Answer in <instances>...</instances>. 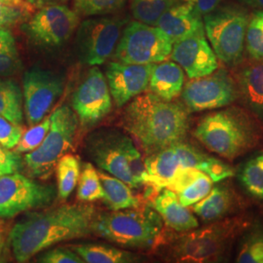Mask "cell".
<instances>
[{"label": "cell", "mask_w": 263, "mask_h": 263, "mask_svg": "<svg viewBox=\"0 0 263 263\" xmlns=\"http://www.w3.org/2000/svg\"><path fill=\"white\" fill-rule=\"evenodd\" d=\"M94 208L72 204L29 214L15 223L9 240L18 262H28L54 245L92 233Z\"/></svg>", "instance_id": "1"}, {"label": "cell", "mask_w": 263, "mask_h": 263, "mask_svg": "<svg viewBox=\"0 0 263 263\" xmlns=\"http://www.w3.org/2000/svg\"><path fill=\"white\" fill-rule=\"evenodd\" d=\"M124 129L147 154L177 144L186 136L185 108L153 93L137 96L123 113Z\"/></svg>", "instance_id": "2"}, {"label": "cell", "mask_w": 263, "mask_h": 263, "mask_svg": "<svg viewBox=\"0 0 263 263\" xmlns=\"http://www.w3.org/2000/svg\"><path fill=\"white\" fill-rule=\"evenodd\" d=\"M261 134L258 121L239 107L208 114L194 131L195 138L209 151L228 160L236 159L252 149Z\"/></svg>", "instance_id": "3"}, {"label": "cell", "mask_w": 263, "mask_h": 263, "mask_svg": "<svg viewBox=\"0 0 263 263\" xmlns=\"http://www.w3.org/2000/svg\"><path fill=\"white\" fill-rule=\"evenodd\" d=\"M159 214L151 208L111 211L94 216L92 233L115 244L135 249H146L156 244L162 234Z\"/></svg>", "instance_id": "4"}, {"label": "cell", "mask_w": 263, "mask_h": 263, "mask_svg": "<svg viewBox=\"0 0 263 263\" xmlns=\"http://www.w3.org/2000/svg\"><path fill=\"white\" fill-rule=\"evenodd\" d=\"M51 116V126L36 149L26 153L25 165L34 178L47 179L61 159L72 147L78 118L68 105H62Z\"/></svg>", "instance_id": "5"}, {"label": "cell", "mask_w": 263, "mask_h": 263, "mask_svg": "<svg viewBox=\"0 0 263 263\" xmlns=\"http://www.w3.org/2000/svg\"><path fill=\"white\" fill-rule=\"evenodd\" d=\"M250 16L236 6L216 8L204 16V29L212 48L222 63L237 65L243 55Z\"/></svg>", "instance_id": "6"}, {"label": "cell", "mask_w": 263, "mask_h": 263, "mask_svg": "<svg viewBox=\"0 0 263 263\" xmlns=\"http://www.w3.org/2000/svg\"><path fill=\"white\" fill-rule=\"evenodd\" d=\"M247 226L248 221L241 217L216 220L183 237L177 247V254L182 261H216Z\"/></svg>", "instance_id": "7"}, {"label": "cell", "mask_w": 263, "mask_h": 263, "mask_svg": "<svg viewBox=\"0 0 263 263\" xmlns=\"http://www.w3.org/2000/svg\"><path fill=\"white\" fill-rule=\"evenodd\" d=\"M173 42L158 27L137 21L124 29L114 58L126 64H158L171 56Z\"/></svg>", "instance_id": "8"}, {"label": "cell", "mask_w": 263, "mask_h": 263, "mask_svg": "<svg viewBox=\"0 0 263 263\" xmlns=\"http://www.w3.org/2000/svg\"><path fill=\"white\" fill-rule=\"evenodd\" d=\"M56 197L53 185L42 184L18 172L0 177V218L46 207Z\"/></svg>", "instance_id": "9"}, {"label": "cell", "mask_w": 263, "mask_h": 263, "mask_svg": "<svg viewBox=\"0 0 263 263\" xmlns=\"http://www.w3.org/2000/svg\"><path fill=\"white\" fill-rule=\"evenodd\" d=\"M123 21L111 17L85 20L77 28L76 43L81 61L99 66L111 56L121 37Z\"/></svg>", "instance_id": "10"}, {"label": "cell", "mask_w": 263, "mask_h": 263, "mask_svg": "<svg viewBox=\"0 0 263 263\" xmlns=\"http://www.w3.org/2000/svg\"><path fill=\"white\" fill-rule=\"evenodd\" d=\"M65 88L64 76L40 67L27 70L23 77L24 113L29 126L42 121Z\"/></svg>", "instance_id": "11"}, {"label": "cell", "mask_w": 263, "mask_h": 263, "mask_svg": "<svg viewBox=\"0 0 263 263\" xmlns=\"http://www.w3.org/2000/svg\"><path fill=\"white\" fill-rule=\"evenodd\" d=\"M79 26V15L64 4L39 8L28 21L26 32L39 47L53 49L63 46Z\"/></svg>", "instance_id": "12"}, {"label": "cell", "mask_w": 263, "mask_h": 263, "mask_svg": "<svg viewBox=\"0 0 263 263\" xmlns=\"http://www.w3.org/2000/svg\"><path fill=\"white\" fill-rule=\"evenodd\" d=\"M181 96L189 110L204 111L232 104L239 94L235 80L226 70L219 69L188 81Z\"/></svg>", "instance_id": "13"}, {"label": "cell", "mask_w": 263, "mask_h": 263, "mask_svg": "<svg viewBox=\"0 0 263 263\" xmlns=\"http://www.w3.org/2000/svg\"><path fill=\"white\" fill-rule=\"evenodd\" d=\"M79 123L89 128L102 121L110 112L112 101L106 78L95 66L78 85L71 101Z\"/></svg>", "instance_id": "14"}, {"label": "cell", "mask_w": 263, "mask_h": 263, "mask_svg": "<svg viewBox=\"0 0 263 263\" xmlns=\"http://www.w3.org/2000/svg\"><path fill=\"white\" fill-rule=\"evenodd\" d=\"M128 138L118 130L95 132L87 141L86 151L103 171L121 179L132 188H138L126 161L125 145Z\"/></svg>", "instance_id": "15"}, {"label": "cell", "mask_w": 263, "mask_h": 263, "mask_svg": "<svg viewBox=\"0 0 263 263\" xmlns=\"http://www.w3.org/2000/svg\"><path fill=\"white\" fill-rule=\"evenodd\" d=\"M154 64L137 65L111 62L105 76L111 98L117 106H123L148 89Z\"/></svg>", "instance_id": "16"}, {"label": "cell", "mask_w": 263, "mask_h": 263, "mask_svg": "<svg viewBox=\"0 0 263 263\" xmlns=\"http://www.w3.org/2000/svg\"><path fill=\"white\" fill-rule=\"evenodd\" d=\"M170 57L190 79L209 76L218 67L217 57L208 43L205 31L174 43Z\"/></svg>", "instance_id": "17"}, {"label": "cell", "mask_w": 263, "mask_h": 263, "mask_svg": "<svg viewBox=\"0 0 263 263\" xmlns=\"http://www.w3.org/2000/svg\"><path fill=\"white\" fill-rule=\"evenodd\" d=\"M156 27L171 39L173 44L205 31L202 16L182 0L161 16Z\"/></svg>", "instance_id": "18"}, {"label": "cell", "mask_w": 263, "mask_h": 263, "mask_svg": "<svg viewBox=\"0 0 263 263\" xmlns=\"http://www.w3.org/2000/svg\"><path fill=\"white\" fill-rule=\"evenodd\" d=\"M152 207L166 226L178 232L190 231L199 226L197 218L179 202L178 195L169 188L162 189L154 197Z\"/></svg>", "instance_id": "19"}, {"label": "cell", "mask_w": 263, "mask_h": 263, "mask_svg": "<svg viewBox=\"0 0 263 263\" xmlns=\"http://www.w3.org/2000/svg\"><path fill=\"white\" fill-rule=\"evenodd\" d=\"M167 188L178 195L184 207H189L207 196L213 188V180L199 170L179 167Z\"/></svg>", "instance_id": "20"}, {"label": "cell", "mask_w": 263, "mask_h": 263, "mask_svg": "<svg viewBox=\"0 0 263 263\" xmlns=\"http://www.w3.org/2000/svg\"><path fill=\"white\" fill-rule=\"evenodd\" d=\"M184 72L176 62H161L154 64L151 71L148 88L151 93L166 101H173L183 89Z\"/></svg>", "instance_id": "21"}, {"label": "cell", "mask_w": 263, "mask_h": 263, "mask_svg": "<svg viewBox=\"0 0 263 263\" xmlns=\"http://www.w3.org/2000/svg\"><path fill=\"white\" fill-rule=\"evenodd\" d=\"M144 165L147 173L145 185L155 188L158 192L167 188L180 167L174 145L151 153L144 160Z\"/></svg>", "instance_id": "22"}, {"label": "cell", "mask_w": 263, "mask_h": 263, "mask_svg": "<svg viewBox=\"0 0 263 263\" xmlns=\"http://www.w3.org/2000/svg\"><path fill=\"white\" fill-rule=\"evenodd\" d=\"M238 94L246 104L263 114V61L245 66L237 76Z\"/></svg>", "instance_id": "23"}, {"label": "cell", "mask_w": 263, "mask_h": 263, "mask_svg": "<svg viewBox=\"0 0 263 263\" xmlns=\"http://www.w3.org/2000/svg\"><path fill=\"white\" fill-rule=\"evenodd\" d=\"M235 204L233 192L224 185L212 188L207 196L194 204L193 212L202 220L212 222L221 219L230 213Z\"/></svg>", "instance_id": "24"}, {"label": "cell", "mask_w": 263, "mask_h": 263, "mask_svg": "<svg viewBox=\"0 0 263 263\" xmlns=\"http://www.w3.org/2000/svg\"><path fill=\"white\" fill-rule=\"evenodd\" d=\"M99 175L104 191V202L111 211H119L141 206V201L137 197L126 182L113 176L99 171Z\"/></svg>", "instance_id": "25"}, {"label": "cell", "mask_w": 263, "mask_h": 263, "mask_svg": "<svg viewBox=\"0 0 263 263\" xmlns=\"http://www.w3.org/2000/svg\"><path fill=\"white\" fill-rule=\"evenodd\" d=\"M24 98L19 84L5 77H0V116L11 122L23 125Z\"/></svg>", "instance_id": "26"}, {"label": "cell", "mask_w": 263, "mask_h": 263, "mask_svg": "<svg viewBox=\"0 0 263 263\" xmlns=\"http://www.w3.org/2000/svg\"><path fill=\"white\" fill-rule=\"evenodd\" d=\"M71 249L87 263H130L138 259L135 254L106 245H76Z\"/></svg>", "instance_id": "27"}, {"label": "cell", "mask_w": 263, "mask_h": 263, "mask_svg": "<svg viewBox=\"0 0 263 263\" xmlns=\"http://www.w3.org/2000/svg\"><path fill=\"white\" fill-rule=\"evenodd\" d=\"M58 195L62 200L69 197L76 187L81 167L78 158L73 154H65L56 165Z\"/></svg>", "instance_id": "28"}, {"label": "cell", "mask_w": 263, "mask_h": 263, "mask_svg": "<svg viewBox=\"0 0 263 263\" xmlns=\"http://www.w3.org/2000/svg\"><path fill=\"white\" fill-rule=\"evenodd\" d=\"M181 0H131L134 18L142 24L156 26L161 16Z\"/></svg>", "instance_id": "29"}, {"label": "cell", "mask_w": 263, "mask_h": 263, "mask_svg": "<svg viewBox=\"0 0 263 263\" xmlns=\"http://www.w3.org/2000/svg\"><path fill=\"white\" fill-rule=\"evenodd\" d=\"M104 191L99 171L91 163H85L80 173L77 188V199L81 202L104 200Z\"/></svg>", "instance_id": "30"}, {"label": "cell", "mask_w": 263, "mask_h": 263, "mask_svg": "<svg viewBox=\"0 0 263 263\" xmlns=\"http://www.w3.org/2000/svg\"><path fill=\"white\" fill-rule=\"evenodd\" d=\"M21 66L15 38L8 28H0V77L15 74Z\"/></svg>", "instance_id": "31"}, {"label": "cell", "mask_w": 263, "mask_h": 263, "mask_svg": "<svg viewBox=\"0 0 263 263\" xmlns=\"http://www.w3.org/2000/svg\"><path fill=\"white\" fill-rule=\"evenodd\" d=\"M245 42L250 57L254 61H263V10L250 17Z\"/></svg>", "instance_id": "32"}, {"label": "cell", "mask_w": 263, "mask_h": 263, "mask_svg": "<svg viewBox=\"0 0 263 263\" xmlns=\"http://www.w3.org/2000/svg\"><path fill=\"white\" fill-rule=\"evenodd\" d=\"M240 179L253 196L263 199V154L250 160L245 165Z\"/></svg>", "instance_id": "33"}, {"label": "cell", "mask_w": 263, "mask_h": 263, "mask_svg": "<svg viewBox=\"0 0 263 263\" xmlns=\"http://www.w3.org/2000/svg\"><path fill=\"white\" fill-rule=\"evenodd\" d=\"M51 126V116L45 117L42 121L30 126L28 131L22 136L19 143L14 148L17 153H28L36 149L45 139Z\"/></svg>", "instance_id": "34"}, {"label": "cell", "mask_w": 263, "mask_h": 263, "mask_svg": "<svg viewBox=\"0 0 263 263\" xmlns=\"http://www.w3.org/2000/svg\"><path fill=\"white\" fill-rule=\"evenodd\" d=\"M126 0H74V11L82 16H103L120 9Z\"/></svg>", "instance_id": "35"}, {"label": "cell", "mask_w": 263, "mask_h": 263, "mask_svg": "<svg viewBox=\"0 0 263 263\" xmlns=\"http://www.w3.org/2000/svg\"><path fill=\"white\" fill-rule=\"evenodd\" d=\"M28 5L24 0H0V28H8L21 22L28 15Z\"/></svg>", "instance_id": "36"}, {"label": "cell", "mask_w": 263, "mask_h": 263, "mask_svg": "<svg viewBox=\"0 0 263 263\" xmlns=\"http://www.w3.org/2000/svg\"><path fill=\"white\" fill-rule=\"evenodd\" d=\"M125 155H126L128 168L137 186L140 187L141 185H145L147 173L145 169L144 161L142 160L140 151L137 149V147L135 146L134 142L130 138H128V140L126 141Z\"/></svg>", "instance_id": "37"}, {"label": "cell", "mask_w": 263, "mask_h": 263, "mask_svg": "<svg viewBox=\"0 0 263 263\" xmlns=\"http://www.w3.org/2000/svg\"><path fill=\"white\" fill-rule=\"evenodd\" d=\"M240 263H263V234L249 236L242 245L236 259Z\"/></svg>", "instance_id": "38"}, {"label": "cell", "mask_w": 263, "mask_h": 263, "mask_svg": "<svg viewBox=\"0 0 263 263\" xmlns=\"http://www.w3.org/2000/svg\"><path fill=\"white\" fill-rule=\"evenodd\" d=\"M174 148L179 158V166L182 168H192L201 171V167L207 157V154L194 148L190 144L180 141L174 144Z\"/></svg>", "instance_id": "39"}, {"label": "cell", "mask_w": 263, "mask_h": 263, "mask_svg": "<svg viewBox=\"0 0 263 263\" xmlns=\"http://www.w3.org/2000/svg\"><path fill=\"white\" fill-rule=\"evenodd\" d=\"M25 133L23 125L11 122L0 116V145L6 149H14Z\"/></svg>", "instance_id": "40"}, {"label": "cell", "mask_w": 263, "mask_h": 263, "mask_svg": "<svg viewBox=\"0 0 263 263\" xmlns=\"http://www.w3.org/2000/svg\"><path fill=\"white\" fill-rule=\"evenodd\" d=\"M201 172L209 176L213 182H219L223 179H228L235 173L234 169L228 164L209 155H207L201 167Z\"/></svg>", "instance_id": "41"}, {"label": "cell", "mask_w": 263, "mask_h": 263, "mask_svg": "<svg viewBox=\"0 0 263 263\" xmlns=\"http://www.w3.org/2000/svg\"><path fill=\"white\" fill-rule=\"evenodd\" d=\"M44 252V251H43ZM40 263H84V260L71 249L55 248L47 250L37 257Z\"/></svg>", "instance_id": "42"}, {"label": "cell", "mask_w": 263, "mask_h": 263, "mask_svg": "<svg viewBox=\"0 0 263 263\" xmlns=\"http://www.w3.org/2000/svg\"><path fill=\"white\" fill-rule=\"evenodd\" d=\"M22 166L23 162L17 152L10 151L0 145V177L16 173Z\"/></svg>", "instance_id": "43"}, {"label": "cell", "mask_w": 263, "mask_h": 263, "mask_svg": "<svg viewBox=\"0 0 263 263\" xmlns=\"http://www.w3.org/2000/svg\"><path fill=\"white\" fill-rule=\"evenodd\" d=\"M188 3L193 9L200 14L201 16H205L212 11L216 10L222 0H182Z\"/></svg>", "instance_id": "44"}, {"label": "cell", "mask_w": 263, "mask_h": 263, "mask_svg": "<svg viewBox=\"0 0 263 263\" xmlns=\"http://www.w3.org/2000/svg\"><path fill=\"white\" fill-rule=\"evenodd\" d=\"M28 3L35 7V8H42L47 5H54V4H64L68 0H27Z\"/></svg>", "instance_id": "45"}, {"label": "cell", "mask_w": 263, "mask_h": 263, "mask_svg": "<svg viewBox=\"0 0 263 263\" xmlns=\"http://www.w3.org/2000/svg\"><path fill=\"white\" fill-rule=\"evenodd\" d=\"M243 3L253 8L263 10V0H241Z\"/></svg>", "instance_id": "46"}, {"label": "cell", "mask_w": 263, "mask_h": 263, "mask_svg": "<svg viewBox=\"0 0 263 263\" xmlns=\"http://www.w3.org/2000/svg\"><path fill=\"white\" fill-rule=\"evenodd\" d=\"M2 238H3V224L0 221V246H1V243H2Z\"/></svg>", "instance_id": "47"}]
</instances>
